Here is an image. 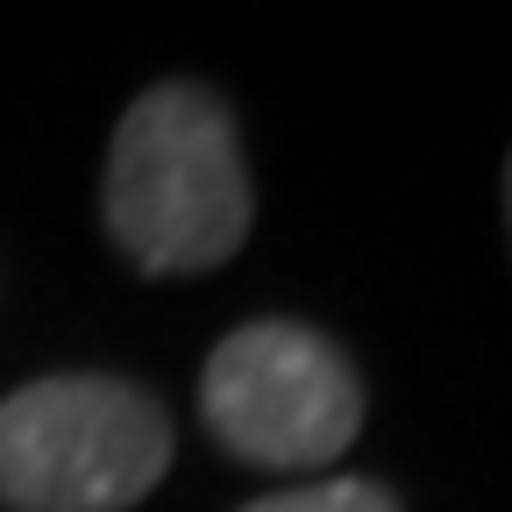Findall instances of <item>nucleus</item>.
I'll list each match as a JSON object with an SVG mask.
<instances>
[{"instance_id": "f257e3e1", "label": "nucleus", "mask_w": 512, "mask_h": 512, "mask_svg": "<svg viewBox=\"0 0 512 512\" xmlns=\"http://www.w3.org/2000/svg\"><path fill=\"white\" fill-rule=\"evenodd\" d=\"M249 171L235 114L192 79L150 86L107 150V235L136 271H214L249 235Z\"/></svg>"}, {"instance_id": "f03ea898", "label": "nucleus", "mask_w": 512, "mask_h": 512, "mask_svg": "<svg viewBox=\"0 0 512 512\" xmlns=\"http://www.w3.org/2000/svg\"><path fill=\"white\" fill-rule=\"evenodd\" d=\"M171 470V420L121 377H36L0 399V505L128 512Z\"/></svg>"}, {"instance_id": "7ed1b4c3", "label": "nucleus", "mask_w": 512, "mask_h": 512, "mask_svg": "<svg viewBox=\"0 0 512 512\" xmlns=\"http://www.w3.org/2000/svg\"><path fill=\"white\" fill-rule=\"evenodd\" d=\"M200 413L228 456L256 470H328L363 427V384L328 335L249 320L207 356Z\"/></svg>"}, {"instance_id": "20e7f679", "label": "nucleus", "mask_w": 512, "mask_h": 512, "mask_svg": "<svg viewBox=\"0 0 512 512\" xmlns=\"http://www.w3.org/2000/svg\"><path fill=\"white\" fill-rule=\"evenodd\" d=\"M242 512H399V498L370 477H320V484H299V491H271Z\"/></svg>"}, {"instance_id": "39448f33", "label": "nucleus", "mask_w": 512, "mask_h": 512, "mask_svg": "<svg viewBox=\"0 0 512 512\" xmlns=\"http://www.w3.org/2000/svg\"><path fill=\"white\" fill-rule=\"evenodd\" d=\"M505 214H512V164H505Z\"/></svg>"}]
</instances>
